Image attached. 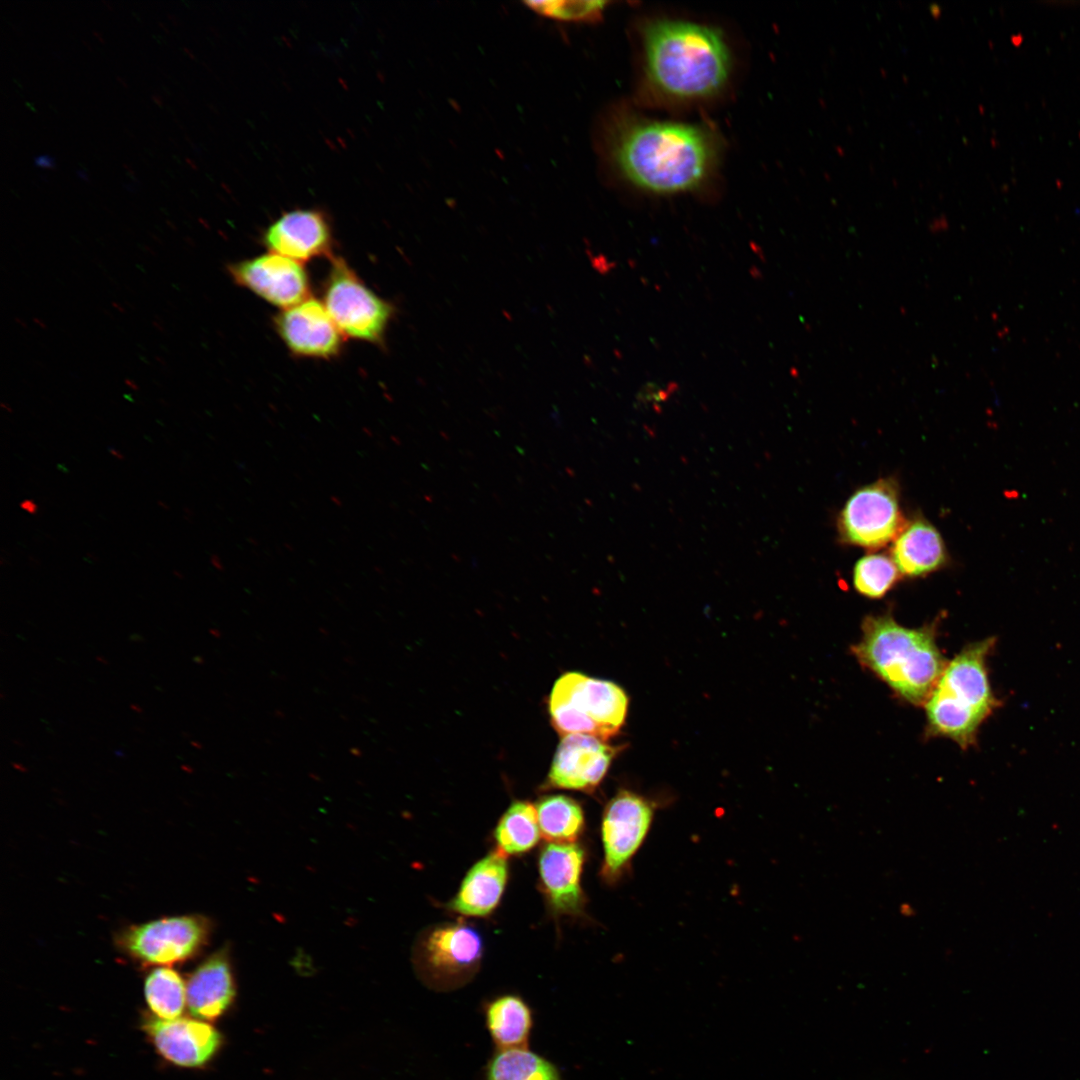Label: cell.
Returning <instances> with one entry per match:
<instances>
[{
    "instance_id": "1",
    "label": "cell",
    "mask_w": 1080,
    "mask_h": 1080,
    "mask_svg": "<svg viewBox=\"0 0 1080 1080\" xmlns=\"http://www.w3.org/2000/svg\"><path fill=\"white\" fill-rule=\"evenodd\" d=\"M602 145L624 180L655 194L698 189L712 175L719 152L704 126L616 114L604 127Z\"/></svg>"
},
{
    "instance_id": "2",
    "label": "cell",
    "mask_w": 1080,
    "mask_h": 1080,
    "mask_svg": "<svg viewBox=\"0 0 1080 1080\" xmlns=\"http://www.w3.org/2000/svg\"><path fill=\"white\" fill-rule=\"evenodd\" d=\"M644 73L648 86L674 101L703 100L718 94L731 70L729 47L714 27L658 19L642 29Z\"/></svg>"
},
{
    "instance_id": "3",
    "label": "cell",
    "mask_w": 1080,
    "mask_h": 1080,
    "mask_svg": "<svg viewBox=\"0 0 1080 1080\" xmlns=\"http://www.w3.org/2000/svg\"><path fill=\"white\" fill-rule=\"evenodd\" d=\"M858 661L912 704H925L947 662L931 627L907 628L889 614L868 616L852 648Z\"/></svg>"
},
{
    "instance_id": "4",
    "label": "cell",
    "mask_w": 1080,
    "mask_h": 1080,
    "mask_svg": "<svg viewBox=\"0 0 1080 1080\" xmlns=\"http://www.w3.org/2000/svg\"><path fill=\"white\" fill-rule=\"evenodd\" d=\"M995 641L990 637L972 643L956 655L925 703L929 731L964 749L976 742L980 726L1000 705L987 669Z\"/></svg>"
},
{
    "instance_id": "5",
    "label": "cell",
    "mask_w": 1080,
    "mask_h": 1080,
    "mask_svg": "<svg viewBox=\"0 0 1080 1080\" xmlns=\"http://www.w3.org/2000/svg\"><path fill=\"white\" fill-rule=\"evenodd\" d=\"M627 708L628 697L621 687L578 672L565 673L555 682L548 705L560 736L585 734L606 742L620 730Z\"/></svg>"
},
{
    "instance_id": "6",
    "label": "cell",
    "mask_w": 1080,
    "mask_h": 1080,
    "mask_svg": "<svg viewBox=\"0 0 1080 1080\" xmlns=\"http://www.w3.org/2000/svg\"><path fill=\"white\" fill-rule=\"evenodd\" d=\"M413 955L427 984L451 990L467 983L478 971L483 941L479 931L466 922L441 923L418 937Z\"/></svg>"
},
{
    "instance_id": "7",
    "label": "cell",
    "mask_w": 1080,
    "mask_h": 1080,
    "mask_svg": "<svg viewBox=\"0 0 1080 1080\" xmlns=\"http://www.w3.org/2000/svg\"><path fill=\"white\" fill-rule=\"evenodd\" d=\"M324 306L342 335L380 342L393 307L370 290L340 258L332 268L324 291Z\"/></svg>"
},
{
    "instance_id": "8",
    "label": "cell",
    "mask_w": 1080,
    "mask_h": 1080,
    "mask_svg": "<svg viewBox=\"0 0 1080 1080\" xmlns=\"http://www.w3.org/2000/svg\"><path fill=\"white\" fill-rule=\"evenodd\" d=\"M906 524L898 487L892 479H880L855 491L838 519L841 538L867 549L893 542Z\"/></svg>"
},
{
    "instance_id": "9",
    "label": "cell",
    "mask_w": 1080,
    "mask_h": 1080,
    "mask_svg": "<svg viewBox=\"0 0 1080 1080\" xmlns=\"http://www.w3.org/2000/svg\"><path fill=\"white\" fill-rule=\"evenodd\" d=\"M208 921L199 915L166 917L134 925L118 939L121 950L147 965H172L184 962L205 945Z\"/></svg>"
},
{
    "instance_id": "10",
    "label": "cell",
    "mask_w": 1080,
    "mask_h": 1080,
    "mask_svg": "<svg viewBox=\"0 0 1080 1080\" xmlns=\"http://www.w3.org/2000/svg\"><path fill=\"white\" fill-rule=\"evenodd\" d=\"M653 807L643 797L622 790L607 804L601 836L604 860L601 874L613 882L622 874L643 843L653 819Z\"/></svg>"
},
{
    "instance_id": "11",
    "label": "cell",
    "mask_w": 1080,
    "mask_h": 1080,
    "mask_svg": "<svg viewBox=\"0 0 1080 1080\" xmlns=\"http://www.w3.org/2000/svg\"><path fill=\"white\" fill-rule=\"evenodd\" d=\"M229 272L240 286L283 310L308 298L309 281L304 267L277 253L232 264Z\"/></svg>"
},
{
    "instance_id": "12",
    "label": "cell",
    "mask_w": 1080,
    "mask_h": 1080,
    "mask_svg": "<svg viewBox=\"0 0 1080 1080\" xmlns=\"http://www.w3.org/2000/svg\"><path fill=\"white\" fill-rule=\"evenodd\" d=\"M618 747L597 737L570 734L555 752L545 789L593 791L604 778Z\"/></svg>"
},
{
    "instance_id": "13",
    "label": "cell",
    "mask_w": 1080,
    "mask_h": 1080,
    "mask_svg": "<svg viewBox=\"0 0 1080 1080\" xmlns=\"http://www.w3.org/2000/svg\"><path fill=\"white\" fill-rule=\"evenodd\" d=\"M275 325L294 354L327 359L341 349L343 335L324 304L316 299L307 298L284 309L277 315Z\"/></svg>"
},
{
    "instance_id": "14",
    "label": "cell",
    "mask_w": 1080,
    "mask_h": 1080,
    "mask_svg": "<svg viewBox=\"0 0 1080 1080\" xmlns=\"http://www.w3.org/2000/svg\"><path fill=\"white\" fill-rule=\"evenodd\" d=\"M263 241L271 252L301 263L331 255L332 231L321 210L293 209L267 227Z\"/></svg>"
},
{
    "instance_id": "15",
    "label": "cell",
    "mask_w": 1080,
    "mask_h": 1080,
    "mask_svg": "<svg viewBox=\"0 0 1080 1080\" xmlns=\"http://www.w3.org/2000/svg\"><path fill=\"white\" fill-rule=\"evenodd\" d=\"M585 860L576 843L547 842L540 851V882L552 911L558 915H579L585 903L581 875Z\"/></svg>"
},
{
    "instance_id": "16",
    "label": "cell",
    "mask_w": 1080,
    "mask_h": 1080,
    "mask_svg": "<svg viewBox=\"0 0 1080 1080\" xmlns=\"http://www.w3.org/2000/svg\"><path fill=\"white\" fill-rule=\"evenodd\" d=\"M144 1028L161 1056L183 1067L205 1064L221 1041L217 1030L199 1019L152 1017L145 1022Z\"/></svg>"
},
{
    "instance_id": "17",
    "label": "cell",
    "mask_w": 1080,
    "mask_h": 1080,
    "mask_svg": "<svg viewBox=\"0 0 1080 1080\" xmlns=\"http://www.w3.org/2000/svg\"><path fill=\"white\" fill-rule=\"evenodd\" d=\"M509 874L507 856L494 850L477 861L465 875L450 911L466 917H486L498 906Z\"/></svg>"
},
{
    "instance_id": "18",
    "label": "cell",
    "mask_w": 1080,
    "mask_h": 1080,
    "mask_svg": "<svg viewBox=\"0 0 1080 1080\" xmlns=\"http://www.w3.org/2000/svg\"><path fill=\"white\" fill-rule=\"evenodd\" d=\"M235 994L226 951L214 953L202 962L186 982V1004L197 1019L212 1021L230 1006Z\"/></svg>"
},
{
    "instance_id": "19",
    "label": "cell",
    "mask_w": 1080,
    "mask_h": 1080,
    "mask_svg": "<svg viewBox=\"0 0 1080 1080\" xmlns=\"http://www.w3.org/2000/svg\"><path fill=\"white\" fill-rule=\"evenodd\" d=\"M891 558L902 575L918 577L943 567L947 551L939 531L918 517L907 523L893 541Z\"/></svg>"
},
{
    "instance_id": "20",
    "label": "cell",
    "mask_w": 1080,
    "mask_h": 1080,
    "mask_svg": "<svg viewBox=\"0 0 1080 1080\" xmlns=\"http://www.w3.org/2000/svg\"><path fill=\"white\" fill-rule=\"evenodd\" d=\"M486 1023L499 1050L523 1048L532 1025L531 1011L520 997L503 995L488 1004Z\"/></svg>"
},
{
    "instance_id": "21",
    "label": "cell",
    "mask_w": 1080,
    "mask_h": 1080,
    "mask_svg": "<svg viewBox=\"0 0 1080 1080\" xmlns=\"http://www.w3.org/2000/svg\"><path fill=\"white\" fill-rule=\"evenodd\" d=\"M541 836L536 806L528 801L513 802L496 826L497 850L505 856L530 851Z\"/></svg>"
},
{
    "instance_id": "22",
    "label": "cell",
    "mask_w": 1080,
    "mask_h": 1080,
    "mask_svg": "<svg viewBox=\"0 0 1080 1080\" xmlns=\"http://www.w3.org/2000/svg\"><path fill=\"white\" fill-rule=\"evenodd\" d=\"M541 836L550 843H576L584 829V813L573 798L548 795L536 805Z\"/></svg>"
},
{
    "instance_id": "23",
    "label": "cell",
    "mask_w": 1080,
    "mask_h": 1080,
    "mask_svg": "<svg viewBox=\"0 0 1080 1080\" xmlns=\"http://www.w3.org/2000/svg\"><path fill=\"white\" fill-rule=\"evenodd\" d=\"M486 1080H560L556 1067L523 1048L499 1050L490 1060Z\"/></svg>"
},
{
    "instance_id": "24",
    "label": "cell",
    "mask_w": 1080,
    "mask_h": 1080,
    "mask_svg": "<svg viewBox=\"0 0 1080 1080\" xmlns=\"http://www.w3.org/2000/svg\"><path fill=\"white\" fill-rule=\"evenodd\" d=\"M145 999L154 1016L172 1020L179 1018L186 1004V985L175 970L157 967L145 980Z\"/></svg>"
},
{
    "instance_id": "25",
    "label": "cell",
    "mask_w": 1080,
    "mask_h": 1080,
    "mask_svg": "<svg viewBox=\"0 0 1080 1080\" xmlns=\"http://www.w3.org/2000/svg\"><path fill=\"white\" fill-rule=\"evenodd\" d=\"M900 574L891 556L868 554L860 558L854 567L853 585L858 593L879 599L895 585Z\"/></svg>"
},
{
    "instance_id": "26",
    "label": "cell",
    "mask_w": 1080,
    "mask_h": 1080,
    "mask_svg": "<svg viewBox=\"0 0 1080 1080\" xmlns=\"http://www.w3.org/2000/svg\"><path fill=\"white\" fill-rule=\"evenodd\" d=\"M524 4L543 17L569 22L594 23L601 19L607 1H526Z\"/></svg>"
},
{
    "instance_id": "27",
    "label": "cell",
    "mask_w": 1080,
    "mask_h": 1080,
    "mask_svg": "<svg viewBox=\"0 0 1080 1080\" xmlns=\"http://www.w3.org/2000/svg\"><path fill=\"white\" fill-rule=\"evenodd\" d=\"M34 164L38 167H43L51 170L56 169L54 159L50 155H39L34 158Z\"/></svg>"
},
{
    "instance_id": "28",
    "label": "cell",
    "mask_w": 1080,
    "mask_h": 1080,
    "mask_svg": "<svg viewBox=\"0 0 1080 1080\" xmlns=\"http://www.w3.org/2000/svg\"><path fill=\"white\" fill-rule=\"evenodd\" d=\"M19 506L22 510L32 515H35L38 512V506L32 499L22 500Z\"/></svg>"
},
{
    "instance_id": "29",
    "label": "cell",
    "mask_w": 1080,
    "mask_h": 1080,
    "mask_svg": "<svg viewBox=\"0 0 1080 1080\" xmlns=\"http://www.w3.org/2000/svg\"><path fill=\"white\" fill-rule=\"evenodd\" d=\"M108 451L114 458L118 460H123L125 458L124 455L114 447H109Z\"/></svg>"
},
{
    "instance_id": "30",
    "label": "cell",
    "mask_w": 1080,
    "mask_h": 1080,
    "mask_svg": "<svg viewBox=\"0 0 1080 1080\" xmlns=\"http://www.w3.org/2000/svg\"><path fill=\"white\" fill-rule=\"evenodd\" d=\"M76 173H77L78 177H80L82 180H84L86 182H89V178H88L87 174L84 171L78 170Z\"/></svg>"
},
{
    "instance_id": "31",
    "label": "cell",
    "mask_w": 1080,
    "mask_h": 1080,
    "mask_svg": "<svg viewBox=\"0 0 1080 1080\" xmlns=\"http://www.w3.org/2000/svg\"><path fill=\"white\" fill-rule=\"evenodd\" d=\"M157 505L164 510H169V505L161 499L157 500Z\"/></svg>"
},
{
    "instance_id": "32",
    "label": "cell",
    "mask_w": 1080,
    "mask_h": 1080,
    "mask_svg": "<svg viewBox=\"0 0 1080 1080\" xmlns=\"http://www.w3.org/2000/svg\"><path fill=\"white\" fill-rule=\"evenodd\" d=\"M151 98L153 99V101H154V102H155V103H156V104H157L158 106H161V105H162V100H161V97H160V96H158V95H156V94H153V95L151 96Z\"/></svg>"
},
{
    "instance_id": "33",
    "label": "cell",
    "mask_w": 1080,
    "mask_h": 1080,
    "mask_svg": "<svg viewBox=\"0 0 1080 1080\" xmlns=\"http://www.w3.org/2000/svg\"><path fill=\"white\" fill-rule=\"evenodd\" d=\"M173 575L178 579H183V574L179 570H173Z\"/></svg>"
},
{
    "instance_id": "34",
    "label": "cell",
    "mask_w": 1080,
    "mask_h": 1080,
    "mask_svg": "<svg viewBox=\"0 0 1080 1080\" xmlns=\"http://www.w3.org/2000/svg\"><path fill=\"white\" fill-rule=\"evenodd\" d=\"M167 16L169 17V19H171V20H172V22H173L174 24H176V25H178V24H179V21H178V19L176 18V16H174V15H172V14H170V13H168V14H167Z\"/></svg>"
},
{
    "instance_id": "35",
    "label": "cell",
    "mask_w": 1080,
    "mask_h": 1080,
    "mask_svg": "<svg viewBox=\"0 0 1080 1080\" xmlns=\"http://www.w3.org/2000/svg\"><path fill=\"white\" fill-rule=\"evenodd\" d=\"M211 562H212V563L214 564V566H215L216 568H220V564H219V561H218V558H217V557H215V556H214V557H212V559H211Z\"/></svg>"
},
{
    "instance_id": "36",
    "label": "cell",
    "mask_w": 1080,
    "mask_h": 1080,
    "mask_svg": "<svg viewBox=\"0 0 1080 1080\" xmlns=\"http://www.w3.org/2000/svg\"><path fill=\"white\" fill-rule=\"evenodd\" d=\"M92 32H93V35H94V36H96V37L98 38V40H99V41H100L101 43H103V42H104V40L102 39V37H101V36H100V35H99V34H98V33H97V32H96L95 30H93Z\"/></svg>"
},
{
    "instance_id": "37",
    "label": "cell",
    "mask_w": 1080,
    "mask_h": 1080,
    "mask_svg": "<svg viewBox=\"0 0 1080 1080\" xmlns=\"http://www.w3.org/2000/svg\"><path fill=\"white\" fill-rule=\"evenodd\" d=\"M116 79L118 80L119 83L122 84L123 87H127V84L123 81V79L121 77L116 76Z\"/></svg>"
},
{
    "instance_id": "38",
    "label": "cell",
    "mask_w": 1080,
    "mask_h": 1080,
    "mask_svg": "<svg viewBox=\"0 0 1080 1080\" xmlns=\"http://www.w3.org/2000/svg\"><path fill=\"white\" fill-rule=\"evenodd\" d=\"M185 161H186V162H187V163H188V164H189L190 166H192V167H193L194 169H196V166L194 165V163H193V162H192V161H191V160H190L189 158H186V159H185Z\"/></svg>"
},
{
    "instance_id": "39",
    "label": "cell",
    "mask_w": 1080,
    "mask_h": 1080,
    "mask_svg": "<svg viewBox=\"0 0 1080 1080\" xmlns=\"http://www.w3.org/2000/svg\"><path fill=\"white\" fill-rule=\"evenodd\" d=\"M158 25H159V26H160V27H161V28H162V29H163V30H164V31H165L166 33H168V32H169V31H168V29H167V28H166V27H165V26L163 25V23H161V22H158Z\"/></svg>"
},
{
    "instance_id": "40",
    "label": "cell",
    "mask_w": 1080,
    "mask_h": 1080,
    "mask_svg": "<svg viewBox=\"0 0 1080 1080\" xmlns=\"http://www.w3.org/2000/svg\"><path fill=\"white\" fill-rule=\"evenodd\" d=\"M123 186H124V187H125L126 189H128V190H130V191L134 192V188H133V187H132L131 185L123 184Z\"/></svg>"
},
{
    "instance_id": "41",
    "label": "cell",
    "mask_w": 1080,
    "mask_h": 1080,
    "mask_svg": "<svg viewBox=\"0 0 1080 1080\" xmlns=\"http://www.w3.org/2000/svg\"><path fill=\"white\" fill-rule=\"evenodd\" d=\"M81 41L91 50V45L85 39H81Z\"/></svg>"
},
{
    "instance_id": "42",
    "label": "cell",
    "mask_w": 1080,
    "mask_h": 1080,
    "mask_svg": "<svg viewBox=\"0 0 1080 1080\" xmlns=\"http://www.w3.org/2000/svg\"><path fill=\"white\" fill-rule=\"evenodd\" d=\"M102 3H103L104 5H106L108 9H110V10L112 9V7H111V6L109 5V3H107L106 1H104V0H103V1H102Z\"/></svg>"
},
{
    "instance_id": "43",
    "label": "cell",
    "mask_w": 1080,
    "mask_h": 1080,
    "mask_svg": "<svg viewBox=\"0 0 1080 1080\" xmlns=\"http://www.w3.org/2000/svg\"><path fill=\"white\" fill-rule=\"evenodd\" d=\"M183 50H184L185 52H187V53H188V54L190 55V57H193V55L191 54V52H190V51H189V50H188L187 48L183 47Z\"/></svg>"
},
{
    "instance_id": "44",
    "label": "cell",
    "mask_w": 1080,
    "mask_h": 1080,
    "mask_svg": "<svg viewBox=\"0 0 1080 1080\" xmlns=\"http://www.w3.org/2000/svg\"><path fill=\"white\" fill-rule=\"evenodd\" d=\"M125 132H126V133H127V134H128L129 136H130V137L134 138L133 134H132V133H130V132H129V131L127 130V129H125Z\"/></svg>"
}]
</instances>
